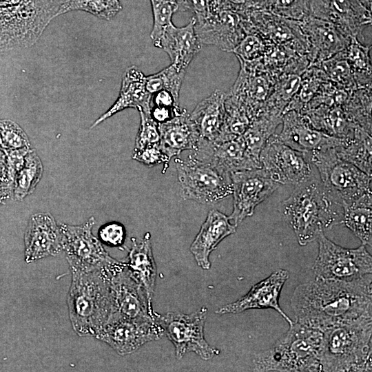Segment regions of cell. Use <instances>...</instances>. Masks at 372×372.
I'll list each match as a JSON object with an SVG mask.
<instances>
[{
    "instance_id": "13",
    "label": "cell",
    "mask_w": 372,
    "mask_h": 372,
    "mask_svg": "<svg viewBox=\"0 0 372 372\" xmlns=\"http://www.w3.org/2000/svg\"><path fill=\"white\" fill-rule=\"evenodd\" d=\"M233 211L229 219L237 227L279 187L262 167L231 173Z\"/></svg>"
},
{
    "instance_id": "1",
    "label": "cell",
    "mask_w": 372,
    "mask_h": 372,
    "mask_svg": "<svg viewBox=\"0 0 372 372\" xmlns=\"http://www.w3.org/2000/svg\"><path fill=\"white\" fill-rule=\"evenodd\" d=\"M296 322L323 331L372 316V273L351 280L315 278L298 285L291 298Z\"/></svg>"
},
{
    "instance_id": "41",
    "label": "cell",
    "mask_w": 372,
    "mask_h": 372,
    "mask_svg": "<svg viewBox=\"0 0 372 372\" xmlns=\"http://www.w3.org/2000/svg\"><path fill=\"white\" fill-rule=\"evenodd\" d=\"M265 47V38L250 23L246 34L234 48L232 52L236 55L238 60L252 61L261 59Z\"/></svg>"
},
{
    "instance_id": "17",
    "label": "cell",
    "mask_w": 372,
    "mask_h": 372,
    "mask_svg": "<svg viewBox=\"0 0 372 372\" xmlns=\"http://www.w3.org/2000/svg\"><path fill=\"white\" fill-rule=\"evenodd\" d=\"M239 61L240 72L229 93L243 103L251 121L262 111L276 83L260 60Z\"/></svg>"
},
{
    "instance_id": "43",
    "label": "cell",
    "mask_w": 372,
    "mask_h": 372,
    "mask_svg": "<svg viewBox=\"0 0 372 372\" xmlns=\"http://www.w3.org/2000/svg\"><path fill=\"white\" fill-rule=\"evenodd\" d=\"M140 127L135 139L134 149H141L147 146L159 144L160 132L158 124L150 114L139 111Z\"/></svg>"
},
{
    "instance_id": "47",
    "label": "cell",
    "mask_w": 372,
    "mask_h": 372,
    "mask_svg": "<svg viewBox=\"0 0 372 372\" xmlns=\"http://www.w3.org/2000/svg\"><path fill=\"white\" fill-rule=\"evenodd\" d=\"M178 11H189L196 19L207 17L210 13L209 0H182Z\"/></svg>"
},
{
    "instance_id": "50",
    "label": "cell",
    "mask_w": 372,
    "mask_h": 372,
    "mask_svg": "<svg viewBox=\"0 0 372 372\" xmlns=\"http://www.w3.org/2000/svg\"><path fill=\"white\" fill-rule=\"evenodd\" d=\"M13 189V183L0 180V205L10 198Z\"/></svg>"
},
{
    "instance_id": "31",
    "label": "cell",
    "mask_w": 372,
    "mask_h": 372,
    "mask_svg": "<svg viewBox=\"0 0 372 372\" xmlns=\"http://www.w3.org/2000/svg\"><path fill=\"white\" fill-rule=\"evenodd\" d=\"M372 192L342 204V223L362 245H372Z\"/></svg>"
},
{
    "instance_id": "9",
    "label": "cell",
    "mask_w": 372,
    "mask_h": 372,
    "mask_svg": "<svg viewBox=\"0 0 372 372\" xmlns=\"http://www.w3.org/2000/svg\"><path fill=\"white\" fill-rule=\"evenodd\" d=\"M207 315V309L205 307L189 314L176 311L160 314L153 311L154 320L174 344L178 360L189 352L195 353L204 360L219 354L220 351L209 345L205 338Z\"/></svg>"
},
{
    "instance_id": "23",
    "label": "cell",
    "mask_w": 372,
    "mask_h": 372,
    "mask_svg": "<svg viewBox=\"0 0 372 372\" xmlns=\"http://www.w3.org/2000/svg\"><path fill=\"white\" fill-rule=\"evenodd\" d=\"M198 159L216 164L230 173L261 167L248 152L241 136L221 141L200 137L192 154Z\"/></svg>"
},
{
    "instance_id": "33",
    "label": "cell",
    "mask_w": 372,
    "mask_h": 372,
    "mask_svg": "<svg viewBox=\"0 0 372 372\" xmlns=\"http://www.w3.org/2000/svg\"><path fill=\"white\" fill-rule=\"evenodd\" d=\"M281 123L282 115L265 110L251 121L241 137L248 152L256 161L260 162L262 149Z\"/></svg>"
},
{
    "instance_id": "49",
    "label": "cell",
    "mask_w": 372,
    "mask_h": 372,
    "mask_svg": "<svg viewBox=\"0 0 372 372\" xmlns=\"http://www.w3.org/2000/svg\"><path fill=\"white\" fill-rule=\"evenodd\" d=\"M183 108L174 109L167 107L151 106L150 116L158 124L165 123L179 114Z\"/></svg>"
},
{
    "instance_id": "51",
    "label": "cell",
    "mask_w": 372,
    "mask_h": 372,
    "mask_svg": "<svg viewBox=\"0 0 372 372\" xmlns=\"http://www.w3.org/2000/svg\"><path fill=\"white\" fill-rule=\"evenodd\" d=\"M0 180L5 182H10L8 178L7 156H6L5 150L1 146H0Z\"/></svg>"
},
{
    "instance_id": "8",
    "label": "cell",
    "mask_w": 372,
    "mask_h": 372,
    "mask_svg": "<svg viewBox=\"0 0 372 372\" xmlns=\"http://www.w3.org/2000/svg\"><path fill=\"white\" fill-rule=\"evenodd\" d=\"M309 155L320 174L323 187L342 206L371 192V176L339 157L334 147H324Z\"/></svg>"
},
{
    "instance_id": "44",
    "label": "cell",
    "mask_w": 372,
    "mask_h": 372,
    "mask_svg": "<svg viewBox=\"0 0 372 372\" xmlns=\"http://www.w3.org/2000/svg\"><path fill=\"white\" fill-rule=\"evenodd\" d=\"M132 158L148 167L163 164V173L167 169L170 161L161 150L159 144L147 146L141 149H134Z\"/></svg>"
},
{
    "instance_id": "39",
    "label": "cell",
    "mask_w": 372,
    "mask_h": 372,
    "mask_svg": "<svg viewBox=\"0 0 372 372\" xmlns=\"http://www.w3.org/2000/svg\"><path fill=\"white\" fill-rule=\"evenodd\" d=\"M153 14V26L150 33L156 46L165 28L172 22L173 14L178 11L176 0H149Z\"/></svg>"
},
{
    "instance_id": "14",
    "label": "cell",
    "mask_w": 372,
    "mask_h": 372,
    "mask_svg": "<svg viewBox=\"0 0 372 372\" xmlns=\"http://www.w3.org/2000/svg\"><path fill=\"white\" fill-rule=\"evenodd\" d=\"M164 335L163 328L154 320L112 318L96 337L106 342L121 355L137 351L145 344L158 340Z\"/></svg>"
},
{
    "instance_id": "19",
    "label": "cell",
    "mask_w": 372,
    "mask_h": 372,
    "mask_svg": "<svg viewBox=\"0 0 372 372\" xmlns=\"http://www.w3.org/2000/svg\"><path fill=\"white\" fill-rule=\"evenodd\" d=\"M246 17L265 39L307 56L309 43L300 21L263 10H252Z\"/></svg>"
},
{
    "instance_id": "52",
    "label": "cell",
    "mask_w": 372,
    "mask_h": 372,
    "mask_svg": "<svg viewBox=\"0 0 372 372\" xmlns=\"http://www.w3.org/2000/svg\"><path fill=\"white\" fill-rule=\"evenodd\" d=\"M176 1H177V3H178V5L180 3L181 0H176Z\"/></svg>"
},
{
    "instance_id": "46",
    "label": "cell",
    "mask_w": 372,
    "mask_h": 372,
    "mask_svg": "<svg viewBox=\"0 0 372 372\" xmlns=\"http://www.w3.org/2000/svg\"><path fill=\"white\" fill-rule=\"evenodd\" d=\"M30 149V147L4 149L7 156L8 178L10 182L13 183L16 174L23 167L25 156Z\"/></svg>"
},
{
    "instance_id": "32",
    "label": "cell",
    "mask_w": 372,
    "mask_h": 372,
    "mask_svg": "<svg viewBox=\"0 0 372 372\" xmlns=\"http://www.w3.org/2000/svg\"><path fill=\"white\" fill-rule=\"evenodd\" d=\"M339 157L371 176V136L360 126L349 136L340 138L334 147Z\"/></svg>"
},
{
    "instance_id": "42",
    "label": "cell",
    "mask_w": 372,
    "mask_h": 372,
    "mask_svg": "<svg viewBox=\"0 0 372 372\" xmlns=\"http://www.w3.org/2000/svg\"><path fill=\"white\" fill-rule=\"evenodd\" d=\"M0 146L6 150L30 147L23 129L10 120H0Z\"/></svg>"
},
{
    "instance_id": "45",
    "label": "cell",
    "mask_w": 372,
    "mask_h": 372,
    "mask_svg": "<svg viewBox=\"0 0 372 372\" xmlns=\"http://www.w3.org/2000/svg\"><path fill=\"white\" fill-rule=\"evenodd\" d=\"M99 239L110 247H121L125 239L124 226L118 222H110L101 226L99 230Z\"/></svg>"
},
{
    "instance_id": "48",
    "label": "cell",
    "mask_w": 372,
    "mask_h": 372,
    "mask_svg": "<svg viewBox=\"0 0 372 372\" xmlns=\"http://www.w3.org/2000/svg\"><path fill=\"white\" fill-rule=\"evenodd\" d=\"M167 107L174 109L180 108L179 99L176 98L170 92L163 90L152 95L150 107Z\"/></svg>"
},
{
    "instance_id": "26",
    "label": "cell",
    "mask_w": 372,
    "mask_h": 372,
    "mask_svg": "<svg viewBox=\"0 0 372 372\" xmlns=\"http://www.w3.org/2000/svg\"><path fill=\"white\" fill-rule=\"evenodd\" d=\"M236 231V226L229 216L217 209L210 210L190 246L197 265L203 269H209L210 254L224 238Z\"/></svg>"
},
{
    "instance_id": "37",
    "label": "cell",
    "mask_w": 372,
    "mask_h": 372,
    "mask_svg": "<svg viewBox=\"0 0 372 372\" xmlns=\"http://www.w3.org/2000/svg\"><path fill=\"white\" fill-rule=\"evenodd\" d=\"M254 10H263L301 21L308 17V0H252Z\"/></svg>"
},
{
    "instance_id": "30",
    "label": "cell",
    "mask_w": 372,
    "mask_h": 372,
    "mask_svg": "<svg viewBox=\"0 0 372 372\" xmlns=\"http://www.w3.org/2000/svg\"><path fill=\"white\" fill-rule=\"evenodd\" d=\"M226 96L227 93L216 90L189 113L200 138L214 141L221 136L225 118Z\"/></svg>"
},
{
    "instance_id": "35",
    "label": "cell",
    "mask_w": 372,
    "mask_h": 372,
    "mask_svg": "<svg viewBox=\"0 0 372 372\" xmlns=\"http://www.w3.org/2000/svg\"><path fill=\"white\" fill-rule=\"evenodd\" d=\"M122 8L120 0H64L57 11L56 17L71 11L81 10L100 19L110 20Z\"/></svg>"
},
{
    "instance_id": "4",
    "label": "cell",
    "mask_w": 372,
    "mask_h": 372,
    "mask_svg": "<svg viewBox=\"0 0 372 372\" xmlns=\"http://www.w3.org/2000/svg\"><path fill=\"white\" fill-rule=\"evenodd\" d=\"M372 316L322 331V371H371Z\"/></svg>"
},
{
    "instance_id": "5",
    "label": "cell",
    "mask_w": 372,
    "mask_h": 372,
    "mask_svg": "<svg viewBox=\"0 0 372 372\" xmlns=\"http://www.w3.org/2000/svg\"><path fill=\"white\" fill-rule=\"evenodd\" d=\"M322 331L294 322L270 348L255 355L254 371H322Z\"/></svg>"
},
{
    "instance_id": "38",
    "label": "cell",
    "mask_w": 372,
    "mask_h": 372,
    "mask_svg": "<svg viewBox=\"0 0 372 372\" xmlns=\"http://www.w3.org/2000/svg\"><path fill=\"white\" fill-rule=\"evenodd\" d=\"M186 70H178L169 65L161 71L145 76L146 89L152 95L160 90H167L179 99L181 85Z\"/></svg>"
},
{
    "instance_id": "36",
    "label": "cell",
    "mask_w": 372,
    "mask_h": 372,
    "mask_svg": "<svg viewBox=\"0 0 372 372\" xmlns=\"http://www.w3.org/2000/svg\"><path fill=\"white\" fill-rule=\"evenodd\" d=\"M345 53L356 85L364 89V86H371V66L369 47L363 45L356 38H351Z\"/></svg>"
},
{
    "instance_id": "25",
    "label": "cell",
    "mask_w": 372,
    "mask_h": 372,
    "mask_svg": "<svg viewBox=\"0 0 372 372\" xmlns=\"http://www.w3.org/2000/svg\"><path fill=\"white\" fill-rule=\"evenodd\" d=\"M195 23L194 16L183 27H176L172 23L165 28L156 45L168 54L171 65L178 70H186L202 48V43L195 30Z\"/></svg>"
},
{
    "instance_id": "22",
    "label": "cell",
    "mask_w": 372,
    "mask_h": 372,
    "mask_svg": "<svg viewBox=\"0 0 372 372\" xmlns=\"http://www.w3.org/2000/svg\"><path fill=\"white\" fill-rule=\"evenodd\" d=\"M111 287L114 313L110 318L145 320L153 318L145 291L131 276L125 262L112 275Z\"/></svg>"
},
{
    "instance_id": "16",
    "label": "cell",
    "mask_w": 372,
    "mask_h": 372,
    "mask_svg": "<svg viewBox=\"0 0 372 372\" xmlns=\"http://www.w3.org/2000/svg\"><path fill=\"white\" fill-rule=\"evenodd\" d=\"M195 19V30L202 44L214 45L226 52L233 51L249 26L246 17L228 10Z\"/></svg>"
},
{
    "instance_id": "10",
    "label": "cell",
    "mask_w": 372,
    "mask_h": 372,
    "mask_svg": "<svg viewBox=\"0 0 372 372\" xmlns=\"http://www.w3.org/2000/svg\"><path fill=\"white\" fill-rule=\"evenodd\" d=\"M316 240L318 253L313 266L315 278L351 280L372 273V257L365 245L345 248L328 239L324 232Z\"/></svg>"
},
{
    "instance_id": "40",
    "label": "cell",
    "mask_w": 372,
    "mask_h": 372,
    "mask_svg": "<svg viewBox=\"0 0 372 372\" xmlns=\"http://www.w3.org/2000/svg\"><path fill=\"white\" fill-rule=\"evenodd\" d=\"M324 72L329 78L344 86L345 89L353 90L355 88L352 70L347 61L345 50L321 63Z\"/></svg>"
},
{
    "instance_id": "3",
    "label": "cell",
    "mask_w": 372,
    "mask_h": 372,
    "mask_svg": "<svg viewBox=\"0 0 372 372\" xmlns=\"http://www.w3.org/2000/svg\"><path fill=\"white\" fill-rule=\"evenodd\" d=\"M124 265L83 271L72 269V283L68 298L70 316L81 335H96L114 313L111 287L113 273Z\"/></svg>"
},
{
    "instance_id": "12",
    "label": "cell",
    "mask_w": 372,
    "mask_h": 372,
    "mask_svg": "<svg viewBox=\"0 0 372 372\" xmlns=\"http://www.w3.org/2000/svg\"><path fill=\"white\" fill-rule=\"evenodd\" d=\"M259 159L261 167L279 185L296 186L313 176L309 155L284 144L275 133L262 149Z\"/></svg>"
},
{
    "instance_id": "20",
    "label": "cell",
    "mask_w": 372,
    "mask_h": 372,
    "mask_svg": "<svg viewBox=\"0 0 372 372\" xmlns=\"http://www.w3.org/2000/svg\"><path fill=\"white\" fill-rule=\"evenodd\" d=\"M299 22L309 43V67L344 51L350 43L351 38L329 21L309 15Z\"/></svg>"
},
{
    "instance_id": "6",
    "label": "cell",
    "mask_w": 372,
    "mask_h": 372,
    "mask_svg": "<svg viewBox=\"0 0 372 372\" xmlns=\"http://www.w3.org/2000/svg\"><path fill=\"white\" fill-rule=\"evenodd\" d=\"M64 0H0V52L34 45Z\"/></svg>"
},
{
    "instance_id": "2",
    "label": "cell",
    "mask_w": 372,
    "mask_h": 372,
    "mask_svg": "<svg viewBox=\"0 0 372 372\" xmlns=\"http://www.w3.org/2000/svg\"><path fill=\"white\" fill-rule=\"evenodd\" d=\"M282 211L301 246L316 240L325 229L342 223V205L314 176L296 186L282 202Z\"/></svg>"
},
{
    "instance_id": "15",
    "label": "cell",
    "mask_w": 372,
    "mask_h": 372,
    "mask_svg": "<svg viewBox=\"0 0 372 372\" xmlns=\"http://www.w3.org/2000/svg\"><path fill=\"white\" fill-rule=\"evenodd\" d=\"M309 16L326 20L361 43L362 30L371 24V11L359 0H308Z\"/></svg>"
},
{
    "instance_id": "18",
    "label": "cell",
    "mask_w": 372,
    "mask_h": 372,
    "mask_svg": "<svg viewBox=\"0 0 372 372\" xmlns=\"http://www.w3.org/2000/svg\"><path fill=\"white\" fill-rule=\"evenodd\" d=\"M289 278L287 270L278 269L253 285L245 296L236 301L217 309L216 313L223 315L239 313L250 309H273L291 325L294 321L282 311L279 304L282 289Z\"/></svg>"
},
{
    "instance_id": "28",
    "label": "cell",
    "mask_w": 372,
    "mask_h": 372,
    "mask_svg": "<svg viewBox=\"0 0 372 372\" xmlns=\"http://www.w3.org/2000/svg\"><path fill=\"white\" fill-rule=\"evenodd\" d=\"M159 146L171 160L185 150H195L200 135L196 127L185 108L170 120L158 124Z\"/></svg>"
},
{
    "instance_id": "7",
    "label": "cell",
    "mask_w": 372,
    "mask_h": 372,
    "mask_svg": "<svg viewBox=\"0 0 372 372\" xmlns=\"http://www.w3.org/2000/svg\"><path fill=\"white\" fill-rule=\"evenodd\" d=\"M181 196L202 204H215L232 194L231 173L192 154L174 159Z\"/></svg>"
},
{
    "instance_id": "11",
    "label": "cell",
    "mask_w": 372,
    "mask_h": 372,
    "mask_svg": "<svg viewBox=\"0 0 372 372\" xmlns=\"http://www.w3.org/2000/svg\"><path fill=\"white\" fill-rule=\"evenodd\" d=\"M95 219L90 217L81 225L62 224L60 229L64 236V249L71 269L90 271L112 267L121 262L112 258L95 237L92 229Z\"/></svg>"
},
{
    "instance_id": "34",
    "label": "cell",
    "mask_w": 372,
    "mask_h": 372,
    "mask_svg": "<svg viewBox=\"0 0 372 372\" xmlns=\"http://www.w3.org/2000/svg\"><path fill=\"white\" fill-rule=\"evenodd\" d=\"M41 161L34 149H31L25 156L23 167L16 174L12 194L16 200H23L35 189L43 174Z\"/></svg>"
},
{
    "instance_id": "27",
    "label": "cell",
    "mask_w": 372,
    "mask_h": 372,
    "mask_svg": "<svg viewBox=\"0 0 372 372\" xmlns=\"http://www.w3.org/2000/svg\"><path fill=\"white\" fill-rule=\"evenodd\" d=\"M152 94L145 86V75L136 66L127 68L123 73L119 95L110 108L90 127L94 128L105 120L127 108H134L150 114Z\"/></svg>"
},
{
    "instance_id": "29",
    "label": "cell",
    "mask_w": 372,
    "mask_h": 372,
    "mask_svg": "<svg viewBox=\"0 0 372 372\" xmlns=\"http://www.w3.org/2000/svg\"><path fill=\"white\" fill-rule=\"evenodd\" d=\"M126 267L131 276L141 285L147 299L150 312L153 313L152 299L155 290L157 268L152 252L151 235L146 232L143 238H132Z\"/></svg>"
},
{
    "instance_id": "21",
    "label": "cell",
    "mask_w": 372,
    "mask_h": 372,
    "mask_svg": "<svg viewBox=\"0 0 372 372\" xmlns=\"http://www.w3.org/2000/svg\"><path fill=\"white\" fill-rule=\"evenodd\" d=\"M282 128L278 139L290 147L310 154L327 147H335L340 137L329 135L315 128L303 113L289 110L282 113Z\"/></svg>"
},
{
    "instance_id": "24",
    "label": "cell",
    "mask_w": 372,
    "mask_h": 372,
    "mask_svg": "<svg viewBox=\"0 0 372 372\" xmlns=\"http://www.w3.org/2000/svg\"><path fill=\"white\" fill-rule=\"evenodd\" d=\"M25 261L32 262L64 249V236L50 213L31 216L24 236Z\"/></svg>"
}]
</instances>
